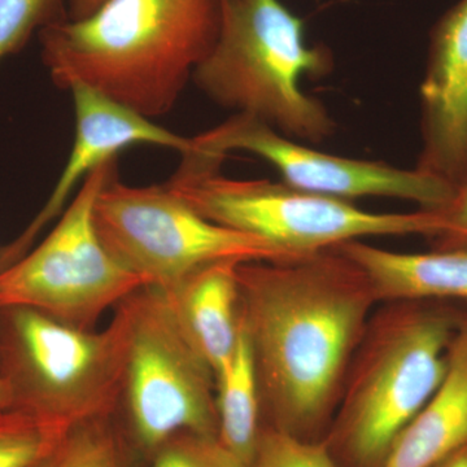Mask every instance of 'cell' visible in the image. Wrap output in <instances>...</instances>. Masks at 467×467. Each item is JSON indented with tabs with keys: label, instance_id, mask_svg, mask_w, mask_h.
Masks as SVG:
<instances>
[{
	"label": "cell",
	"instance_id": "21",
	"mask_svg": "<svg viewBox=\"0 0 467 467\" xmlns=\"http://www.w3.org/2000/svg\"><path fill=\"white\" fill-rule=\"evenodd\" d=\"M60 5L61 0H0V63L58 20Z\"/></svg>",
	"mask_w": 467,
	"mask_h": 467
},
{
	"label": "cell",
	"instance_id": "13",
	"mask_svg": "<svg viewBox=\"0 0 467 467\" xmlns=\"http://www.w3.org/2000/svg\"><path fill=\"white\" fill-rule=\"evenodd\" d=\"M467 447V317L451 342L447 376L393 442L380 467H436Z\"/></svg>",
	"mask_w": 467,
	"mask_h": 467
},
{
	"label": "cell",
	"instance_id": "2",
	"mask_svg": "<svg viewBox=\"0 0 467 467\" xmlns=\"http://www.w3.org/2000/svg\"><path fill=\"white\" fill-rule=\"evenodd\" d=\"M221 0H106L77 20L43 27L54 84L84 85L147 119L171 112L213 47Z\"/></svg>",
	"mask_w": 467,
	"mask_h": 467
},
{
	"label": "cell",
	"instance_id": "8",
	"mask_svg": "<svg viewBox=\"0 0 467 467\" xmlns=\"http://www.w3.org/2000/svg\"><path fill=\"white\" fill-rule=\"evenodd\" d=\"M115 173L116 159L94 169L47 238L0 270V309H33L91 330L107 310L147 287L110 254L95 226L98 195Z\"/></svg>",
	"mask_w": 467,
	"mask_h": 467
},
{
	"label": "cell",
	"instance_id": "1",
	"mask_svg": "<svg viewBox=\"0 0 467 467\" xmlns=\"http://www.w3.org/2000/svg\"><path fill=\"white\" fill-rule=\"evenodd\" d=\"M238 284L261 409L272 427L308 439L333 409L376 292L364 270L337 248L243 263Z\"/></svg>",
	"mask_w": 467,
	"mask_h": 467
},
{
	"label": "cell",
	"instance_id": "16",
	"mask_svg": "<svg viewBox=\"0 0 467 467\" xmlns=\"http://www.w3.org/2000/svg\"><path fill=\"white\" fill-rule=\"evenodd\" d=\"M214 379L218 439L251 467L261 431V398L254 350L242 318L235 349Z\"/></svg>",
	"mask_w": 467,
	"mask_h": 467
},
{
	"label": "cell",
	"instance_id": "17",
	"mask_svg": "<svg viewBox=\"0 0 467 467\" xmlns=\"http://www.w3.org/2000/svg\"><path fill=\"white\" fill-rule=\"evenodd\" d=\"M113 417L73 427L38 467H135L130 447Z\"/></svg>",
	"mask_w": 467,
	"mask_h": 467
},
{
	"label": "cell",
	"instance_id": "19",
	"mask_svg": "<svg viewBox=\"0 0 467 467\" xmlns=\"http://www.w3.org/2000/svg\"><path fill=\"white\" fill-rule=\"evenodd\" d=\"M251 467H340L326 442L297 438L275 429H261Z\"/></svg>",
	"mask_w": 467,
	"mask_h": 467
},
{
	"label": "cell",
	"instance_id": "10",
	"mask_svg": "<svg viewBox=\"0 0 467 467\" xmlns=\"http://www.w3.org/2000/svg\"><path fill=\"white\" fill-rule=\"evenodd\" d=\"M233 150H244L265 160L279 171L285 184L344 201L401 199L416 202L423 211H441L456 192L450 183L416 168L330 155L279 133L254 117L239 113L192 137V150L183 155V161L218 169Z\"/></svg>",
	"mask_w": 467,
	"mask_h": 467
},
{
	"label": "cell",
	"instance_id": "12",
	"mask_svg": "<svg viewBox=\"0 0 467 467\" xmlns=\"http://www.w3.org/2000/svg\"><path fill=\"white\" fill-rule=\"evenodd\" d=\"M420 99L416 169L457 190L467 182V0L448 9L432 29Z\"/></svg>",
	"mask_w": 467,
	"mask_h": 467
},
{
	"label": "cell",
	"instance_id": "24",
	"mask_svg": "<svg viewBox=\"0 0 467 467\" xmlns=\"http://www.w3.org/2000/svg\"><path fill=\"white\" fill-rule=\"evenodd\" d=\"M436 467H467V447L457 451Z\"/></svg>",
	"mask_w": 467,
	"mask_h": 467
},
{
	"label": "cell",
	"instance_id": "15",
	"mask_svg": "<svg viewBox=\"0 0 467 467\" xmlns=\"http://www.w3.org/2000/svg\"><path fill=\"white\" fill-rule=\"evenodd\" d=\"M241 264L239 261L212 264L186 276L171 290H161L214 377L238 343Z\"/></svg>",
	"mask_w": 467,
	"mask_h": 467
},
{
	"label": "cell",
	"instance_id": "9",
	"mask_svg": "<svg viewBox=\"0 0 467 467\" xmlns=\"http://www.w3.org/2000/svg\"><path fill=\"white\" fill-rule=\"evenodd\" d=\"M94 220L110 254L147 287L164 291L221 261L296 259L264 239L212 223L165 184L129 186L116 173L98 195Z\"/></svg>",
	"mask_w": 467,
	"mask_h": 467
},
{
	"label": "cell",
	"instance_id": "20",
	"mask_svg": "<svg viewBox=\"0 0 467 467\" xmlns=\"http://www.w3.org/2000/svg\"><path fill=\"white\" fill-rule=\"evenodd\" d=\"M149 467H248L218 436L182 432L162 442L150 456Z\"/></svg>",
	"mask_w": 467,
	"mask_h": 467
},
{
	"label": "cell",
	"instance_id": "3",
	"mask_svg": "<svg viewBox=\"0 0 467 467\" xmlns=\"http://www.w3.org/2000/svg\"><path fill=\"white\" fill-rule=\"evenodd\" d=\"M331 67L330 52L306 43L304 21L282 0H221L216 42L192 81L218 106L299 142L321 143L337 124L301 79Z\"/></svg>",
	"mask_w": 467,
	"mask_h": 467
},
{
	"label": "cell",
	"instance_id": "25",
	"mask_svg": "<svg viewBox=\"0 0 467 467\" xmlns=\"http://www.w3.org/2000/svg\"><path fill=\"white\" fill-rule=\"evenodd\" d=\"M7 395H5V387H3L2 380H0V411L7 410Z\"/></svg>",
	"mask_w": 467,
	"mask_h": 467
},
{
	"label": "cell",
	"instance_id": "23",
	"mask_svg": "<svg viewBox=\"0 0 467 467\" xmlns=\"http://www.w3.org/2000/svg\"><path fill=\"white\" fill-rule=\"evenodd\" d=\"M69 2L70 18H84L97 11L106 0H67Z\"/></svg>",
	"mask_w": 467,
	"mask_h": 467
},
{
	"label": "cell",
	"instance_id": "18",
	"mask_svg": "<svg viewBox=\"0 0 467 467\" xmlns=\"http://www.w3.org/2000/svg\"><path fill=\"white\" fill-rule=\"evenodd\" d=\"M66 435L36 418L0 411V467H38Z\"/></svg>",
	"mask_w": 467,
	"mask_h": 467
},
{
	"label": "cell",
	"instance_id": "6",
	"mask_svg": "<svg viewBox=\"0 0 467 467\" xmlns=\"http://www.w3.org/2000/svg\"><path fill=\"white\" fill-rule=\"evenodd\" d=\"M165 186L212 223L264 239L291 257L367 236L423 235L432 241L442 230L436 211L376 213L285 182L226 177L218 169L181 165Z\"/></svg>",
	"mask_w": 467,
	"mask_h": 467
},
{
	"label": "cell",
	"instance_id": "5",
	"mask_svg": "<svg viewBox=\"0 0 467 467\" xmlns=\"http://www.w3.org/2000/svg\"><path fill=\"white\" fill-rule=\"evenodd\" d=\"M126 300L103 330L75 327L33 309H0V380L7 410L64 434L115 416L128 355Z\"/></svg>",
	"mask_w": 467,
	"mask_h": 467
},
{
	"label": "cell",
	"instance_id": "22",
	"mask_svg": "<svg viewBox=\"0 0 467 467\" xmlns=\"http://www.w3.org/2000/svg\"><path fill=\"white\" fill-rule=\"evenodd\" d=\"M438 212L442 230L432 239L435 250H467V182L459 187L451 201Z\"/></svg>",
	"mask_w": 467,
	"mask_h": 467
},
{
	"label": "cell",
	"instance_id": "11",
	"mask_svg": "<svg viewBox=\"0 0 467 467\" xmlns=\"http://www.w3.org/2000/svg\"><path fill=\"white\" fill-rule=\"evenodd\" d=\"M69 90L76 113L75 142L69 158L41 212L17 239L0 251V270L30 251L43 227L64 211L78 183L84 182L94 169L116 159L119 150L131 146H156L178 150L183 156L192 150V138L156 125L88 86L75 85Z\"/></svg>",
	"mask_w": 467,
	"mask_h": 467
},
{
	"label": "cell",
	"instance_id": "4",
	"mask_svg": "<svg viewBox=\"0 0 467 467\" xmlns=\"http://www.w3.org/2000/svg\"><path fill=\"white\" fill-rule=\"evenodd\" d=\"M463 318L423 301H398L367 326L342 410L326 441L348 467H380L402 430L447 376Z\"/></svg>",
	"mask_w": 467,
	"mask_h": 467
},
{
	"label": "cell",
	"instance_id": "7",
	"mask_svg": "<svg viewBox=\"0 0 467 467\" xmlns=\"http://www.w3.org/2000/svg\"><path fill=\"white\" fill-rule=\"evenodd\" d=\"M128 355L119 408L130 439L150 456L171 436H218L216 379L167 295L144 287L128 297Z\"/></svg>",
	"mask_w": 467,
	"mask_h": 467
},
{
	"label": "cell",
	"instance_id": "14",
	"mask_svg": "<svg viewBox=\"0 0 467 467\" xmlns=\"http://www.w3.org/2000/svg\"><path fill=\"white\" fill-rule=\"evenodd\" d=\"M335 248L364 270L378 300L467 301V250L402 254L362 241Z\"/></svg>",
	"mask_w": 467,
	"mask_h": 467
}]
</instances>
